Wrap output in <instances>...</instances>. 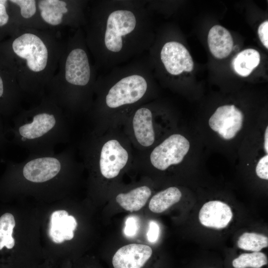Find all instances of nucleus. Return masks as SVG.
<instances>
[{
  "instance_id": "nucleus-20",
  "label": "nucleus",
  "mask_w": 268,
  "mask_h": 268,
  "mask_svg": "<svg viewBox=\"0 0 268 268\" xmlns=\"http://www.w3.org/2000/svg\"><path fill=\"white\" fill-rule=\"evenodd\" d=\"M237 245L239 248L244 250L259 252L268 247V238L262 234L245 232L239 237Z\"/></svg>"
},
{
  "instance_id": "nucleus-10",
  "label": "nucleus",
  "mask_w": 268,
  "mask_h": 268,
  "mask_svg": "<svg viewBox=\"0 0 268 268\" xmlns=\"http://www.w3.org/2000/svg\"><path fill=\"white\" fill-rule=\"evenodd\" d=\"M20 90L14 78L12 61L0 51V114L4 117L15 111Z\"/></svg>"
},
{
  "instance_id": "nucleus-13",
  "label": "nucleus",
  "mask_w": 268,
  "mask_h": 268,
  "mask_svg": "<svg viewBox=\"0 0 268 268\" xmlns=\"http://www.w3.org/2000/svg\"><path fill=\"white\" fill-rule=\"evenodd\" d=\"M232 216L230 207L219 201H211L205 203L199 214V220L202 225L216 229L226 227Z\"/></svg>"
},
{
  "instance_id": "nucleus-22",
  "label": "nucleus",
  "mask_w": 268,
  "mask_h": 268,
  "mask_svg": "<svg viewBox=\"0 0 268 268\" xmlns=\"http://www.w3.org/2000/svg\"><path fill=\"white\" fill-rule=\"evenodd\" d=\"M9 0H0V40L11 32V18L8 8Z\"/></svg>"
},
{
  "instance_id": "nucleus-26",
  "label": "nucleus",
  "mask_w": 268,
  "mask_h": 268,
  "mask_svg": "<svg viewBox=\"0 0 268 268\" xmlns=\"http://www.w3.org/2000/svg\"><path fill=\"white\" fill-rule=\"evenodd\" d=\"M159 226L154 221H151L149 224L148 230L147 233V238L149 242L153 243L157 241L159 235Z\"/></svg>"
},
{
  "instance_id": "nucleus-5",
  "label": "nucleus",
  "mask_w": 268,
  "mask_h": 268,
  "mask_svg": "<svg viewBox=\"0 0 268 268\" xmlns=\"http://www.w3.org/2000/svg\"><path fill=\"white\" fill-rule=\"evenodd\" d=\"M79 149L83 162L90 168H97L107 179L117 177L130 162V150L118 137L105 138L92 132L84 137Z\"/></svg>"
},
{
  "instance_id": "nucleus-23",
  "label": "nucleus",
  "mask_w": 268,
  "mask_h": 268,
  "mask_svg": "<svg viewBox=\"0 0 268 268\" xmlns=\"http://www.w3.org/2000/svg\"><path fill=\"white\" fill-rule=\"evenodd\" d=\"M13 4L19 7L22 16L25 18L32 17L36 11V1L34 0H10Z\"/></svg>"
},
{
  "instance_id": "nucleus-11",
  "label": "nucleus",
  "mask_w": 268,
  "mask_h": 268,
  "mask_svg": "<svg viewBox=\"0 0 268 268\" xmlns=\"http://www.w3.org/2000/svg\"><path fill=\"white\" fill-rule=\"evenodd\" d=\"M244 119L243 113L234 105H224L216 109L208 124L211 130L221 138L230 140L242 130Z\"/></svg>"
},
{
  "instance_id": "nucleus-18",
  "label": "nucleus",
  "mask_w": 268,
  "mask_h": 268,
  "mask_svg": "<svg viewBox=\"0 0 268 268\" xmlns=\"http://www.w3.org/2000/svg\"><path fill=\"white\" fill-rule=\"evenodd\" d=\"M260 55L254 49H247L239 52L233 59L232 66L238 75L247 77L259 65Z\"/></svg>"
},
{
  "instance_id": "nucleus-1",
  "label": "nucleus",
  "mask_w": 268,
  "mask_h": 268,
  "mask_svg": "<svg viewBox=\"0 0 268 268\" xmlns=\"http://www.w3.org/2000/svg\"><path fill=\"white\" fill-rule=\"evenodd\" d=\"M86 39L97 67L104 72L143 56L154 41L146 0L98 1Z\"/></svg>"
},
{
  "instance_id": "nucleus-4",
  "label": "nucleus",
  "mask_w": 268,
  "mask_h": 268,
  "mask_svg": "<svg viewBox=\"0 0 268 268\" xmlns=\"http://www.w3.org/2000/svg\"><path fill=\"white\" fill-rule=\"evenodd\" d=\"M84 40L77 35L65 63L64 85L53 90L52 99L69 114L90 110L95 79Z\"/></svg>"
},
{
  "instance_id": "nucleus-29",
  "label": "nucleus",
  "mask_w": 268,
  "mask_h": 268,
  "mask_svg": "<svg viewBox=\"0 0 268 268\" xmlns=\"http://www.w3.org/2000/svg\"><path fill=\"white\" fill-rule=\"evenodd\" d=\"M263 147L266 154H268V127L267 126L264 136Z\"/></svg>"
},
{
  "instance_id": "nucleus-2",
  "label": "nucleus",
  "mask_w": 268,
  "mask_h": 268,
  "mask_svg": "<svg viewBox=\"0 0 268 268\" xmlns=\"http://www.w3.org/2000/svg\"><path fill=\"white\" fill-rule=\"evenodd\" d=\"M152 68L147 55L106 71L96 80V101L90 110L95 126L105 118L129 115L146 103L153 91Z\"/></svg>"
},
{
  "instance_id": "nucleus-25",
  "label": "nucleus",
  "mask_w": 268,
  "mask_h": 268,
  "mask_svg": "<svg viewBox=\"0 0 268 268\" xmlns=\"http://www.w3.org/2000/svg\"><path fill=\"white\" fill-rule=\"evenodd\" d=\"M138 228L137 218L135 216H130L126 220L124 232L126 236L133 237L136 234Z\"/></svg>"
},
{
  "instance_id": "nucleus-12",
  "label": "nucleus",
  "mask_w": 268,
  "mask_h": 268,
  "mask_svg": "<svg viewBox=\"0 0 268 268\" xmlns=\"http://www.w3.org/2000/svg\"><path fill=\"white\" fill-rule=\"evenodd\" d=\"M152 250L148 245L130 244L119 249L114 254V268H141L150 258Z\"/></svg>"
},
{
  "instance_id": "nucleus-19",
  "label": "nucleus",
  "mask_w": 268,
  "mask_h": 268,
  "mask_svg": "<svg viewBox=\"0 0 268 268\" xmlns=\"http://www.w3.org/2000/svg\"><path fill=\"white\" fill-rule=\"evenodd\" d=\"M182 195L181 192L178 188L169 187L152 197L149 203V208L154 213H161L179 202Z\"/></svg>"
},
{
  "instance_id": "nucleus-6",
  "label": "nucleus",
  "mask_w": 268,
  "mask_h": 268,
  "mask_svg": "<svg viewBox=\"0 0 268 268\" xmlns=\"http://www.w3.org/2000/svg\"><path fill=\"white\" fill-rule=\"evenodd\" d=\"M0 51L7 57L13 55L26 60L29 69L35 73L46 68L48 60V51L43 40L31 33H25L10 42L0 44Z\"/></svg>"
},
{
  "instance_id": "nucleus-7",
  "label": "nucleus",
  "mask_w": 268,
  "mask_h": 268,
  "mask_svg": "<svg viewBox=\"0 0 268 268\" xmlns=\"http://www.w3.org/2000/svg\"><path fill=\"white\" fill-rule=\"evenodd\" d=\"M190 146L189 140L182 134H170L150 151L149 162L154 168L165 171L183 162Z\"/></svg>"
},
{
  "instance_id": "nucleus-24",
  "label": "nucleus",
  "mask_w": 268,
  "mask_h": 268,
  "mask_svg": "<svg viewBox=\"0 0 268 268\" xmlns=\"http://www.w3.org/2000/svg\"><path fill=\"white\" fill-rule=\"evenodd\" d=\"M255 172L260 178L268 180V154H266L258 160Z\"/></svg>"
},
{
  "instance_id": "nucleus-16",
  "label": "nucleus",
  "mask_w": 268,
  "mask_h": 268,
  "mask_svg": "<svg viewBox=\"0 0 268 268\" xmlns=\"http://www.w3.org/2000/svg\"><path fill=\"white\" fill-rule=\"evenodd\" d=\"M82 1L76 6L69 9L66 1L61 0H42L38 2V8L42 19L51 25H58L63 20L64 16L69 11L83 8Z\"/></svg>"
},
{
  "instance_id": "nucleus-28",
  "label": "nucleus",
  "mask_w": 268,
  "mask_h": 268,
  "mask_svg": "<svg viewBox=\"0 0 268 268\" xmlns=\"http://www.w3.org/2000/svg\"><path fill=\"white\" fill-rule=\"evenodd\" d=\"M7 126H6L2 118V115L0 114V150L4 149L5 146L9 142L6 135Z\"/></svg>"
},
{
  "instance_id": "nucleus-9",
  "label": "nucleus",
  "mask_w": 268,
  "mask_h": 268,
  "mask_svg": "<svg viewBox=\"0 0 268 268\" xmlns=\"http://www.w3.org/2000/svg\"><path fill=\"white\" fill-rule=\"evenodd\" d=\"M130 132L135 143L142 148L151 147L156 139L155 112L151 104L145 103L129 115Z\"/></svg>"
},
{
  "instance_id": "nucleus-17",
  "label": "nucleus",
  "mask_w": 268,
  "mask_h": 268,
  "mask_svg": "<svg viewBox=\"0 0 268 268\" xmlns=\"http://www.w3.org/2000/svg\"><path fill=\"white\" fill-rule=\"evenodd\" d=\"M151 195L150 189L146 186H142L128 193L119 194L116 200L124 209L133 212L139 210L143 207Z\"/></svg>"
},
{
  "instance_id": "nucleus-15",
  "label": "nucleus",
  "mask_w": 268,
  "mask_h": 268,
  "mask_svg": "<svg viewBox=\"0 0 268 268\" xmlns=\"http://www.w3.org/2000/svg\"><path fill=\"white\" fill-rule=\"evenodd\" d=\"M207 43L212 55L218 59L227 57L233 47V40L230 33L219 25H214L209 30Z\"/></svg>"
},
{
  "instance_id": "nucleus-27",
  "label": "nucleus",
  "mask_w": 268,
  "mask_h": 268,
  "mask_svg": "<svg viewBox=\"0 0 268 268\" xmlns=\"http://www.w3.org/2000/svg\"><path fill=\"white\" fill-rule=\"evenodd\" d=\"M259 38L263 45L268 49V21L262 23L258 30Z\"/></svg>"
},
{
  "instance_id": "nucleus-14",
  "label": "nucleus",
  "mask_w": 268,
  "mask_h": 268,
  "mask_svg": "<svg viewBox=\"0 0 268 268\" xmlns=\"http://www.w3.org/2000/svg\"><path fill=\"white\" fill-rule=\"evenodd\" d=\"M77 225L75 218L68 215L67 211H55L51 216L49 236L54 242L58 244L65 240H70L73 238V231Z\"/></svg>"
},
{
  "instance_id": "nucleus-21",
  "label": "nucleus",
  "mask_w": 268,
  "mask_h": 268,
  "mask_svg": "<svg viewBox=\"0 0 268 268\" xmlns=\"http://www.w3.org/2000/svg\"><path fill=\"white\" fill-rule=\"evenodd\" d=\"M267 264V257L260 252L242 254L232 261L234 268H261Z\"/></svg>"
},
{
  "instance_id": "nucleus-3",
  "label": "nucleus",
  "mask_w": 268,
  "mask_h": 268,
  "mask_svg": "<svg viewBox=\"0 0 268 268\" xmlns=\"http://www.w3.org/2000/svg\"><path fill=\"white\" fill-rule=\"evenodd\" d=\"M11 143L25 149L29 155L50 156L55 147L69 140V116L51 98L38 106L24 110L7 126Z\"/></svg>"
},
{
  "instance_id": "nucleus-8",
  "label": "nucleus",
  "mask_w": 268,
  "mask_h": 268,
  "mask_svg": "<svg viewBox=\"0 0 268 268\" xmlns=\"http://www.w3.org/2000/svg\"><path fill=\"white\" fill-rule=\"evenodd\" d=\"M150 60H158L167 73L177 76L183 72H191L194 67L193 59L187 48L181 43L170 40L165 42L156 53L149 50Z\"/></svg>"
}]
</instances>
